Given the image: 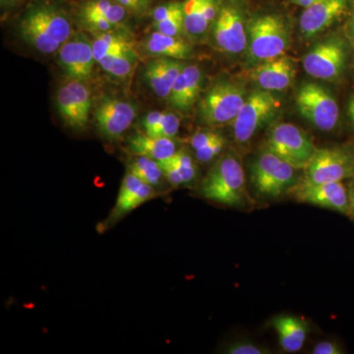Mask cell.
<instances>
[{
	"label": "cell",
	"instance_id": "6da1fadb",
	"mask_svg": "<svg viewBox=\"0 0 354 354\" xmlns=\"http://www.w3.org/2000/svg\"><path fill=\"white\" fill-rule=\"evenodd\" d=\"M21 38L41 53H55L72 36L68 15L57 7L39 4L32 7L21 20Z\"/></svg>",
	"mask_w": 354,
	"mask_h": 354
},
{
	"label": "cell",
	"instance_id": "7a4b0ae2",
	"mask_svg": "<svg viewBox=\"0 0 354 354\" xmlns=\"http://www.w3.org/2000/svg\"><path fill=\"white\" fill-rule=\"evenodd\" d=\"M200 194L205 199L227 206L244 204L245 174L239 158L232 153H227L216 162L203 179Z\"/></svg>",
	"mask_w": 354,
	"mask_h": 354
},
{
	"label": "cell",
	"instance_id": "3957f363",
	"mask_svg": "<svg viewBox=\"0 0 354 354\" xmlns=\"http://www.w3.org/2000/svg\"><path fill=\"white\" fill-rule=\"evenodd\" d=\"M249 51L256 60L272 59L285 55L290 41L288 25L274 14L258 16L248 27Z\"/></svg>",
	"mask_w": 354,
	"mask_h": 354
},
{
	"label": "cell",
	"instance_id": "277c9868",
	"mask_svg": "<svg viewBox=\"0 0 354 354\" xmlns=\"http://www.w3.org/2000/svg\"><path fill=\"white\" fill-rule=\"evenodd\" d=\"M267 149L297 169H304L317 148L304 130L291 123H278L270 129Z\"/></svg>",
	"mask_w": 354,
	"mask_h": 354
},
{
	"label": "cell",
	"instance_id": "5b68a950",
	"mask_svg": "<svg viewBox=\"0 0 354 354\" xmlns=\"http://www.w3.org/2000/svg\"><path fill=\"white\" fill-rule=\"evenodd\" d=\"M246 97L245 88L241 85L228 81L216 82L200 102L202 122L216 127L234 121Z\"/></svg>",
	"mask_w": 354,
	"mask_h": 354
},
{
	"label": "cell",
	"instance_id": "8992f818",
	"mask_svg": "<svg viewBox=\"0 0 354 354\" xmlns=\"http://www.w3.org/2000/svg\"><path fill=\"white\" fill-rule=\"evenodd\" d=\"M281 102L270 91L255 90L234 118V138L239 143L250 141L261 128L271 121L278 113Z\"/></svg>",
	"mask_w": 354,
	"mask_h": 354
},
{
	"label": "cell",
	"instance_id": "52a82bcc",
	"mask_svg": "<svg viewBox=\"0 0 354 354\" xmlns=\"http://www.w3.org/2000/svg\"><path fill=\"white\" fill-rule=\"evenodd\" d=\"M295 167L266 149L253 162L251 178L256 191L265 197L277 198L295 183Z\"/></svg>",
	"mask_w": 354,
	"mask_h": 354
},
{
	"label": "cell",
	"instance_id": "ba28073f",
	"mask_svg": "<svg viewBox=\"0 0 354 354\" xmlns=\"http://www.w3.org/2000/svg\"><path fill=\"white\" fill-rule=\"evenodd\" d=\"M300 115L322 131H330L339 122V109L334 95L323 86L305 83L297 95Z\"/></svg>",
	"mask_w": 354,
	"mask_h": 354
},
{
	"label": "cell",
	"instance_id": "9c48e42d",
	"mask_svg": "<svg viewBox=\"0 0 354 354\" xmlns=\"http://www.w3.org/2000/svg\"><path fill=\"white\" fill-rule=\"evenodd\" d=\"M304 171V183H341L354 177V156L339 147L317 149Z\"/></svg>",
	"mask_w": 354,
	"mask_h": 354
},
{
	"label": "cell",
	"instance_id": "30bf717a",
	"mask_svg": "<svg viewBox=\"0 0 354 354\" xmlns=\"http://www.w3.org/2000/svg\"><path fill=\"white\" fill-rule=\"evenodd\" d=\"M346 60V44L341 39L332 38L317 44L305 55L302 64L310 76L334 80L342 75Z\"/></svg>",
	"mask_w": 354,
	"mask_h": 354
},
{
	"label": "cell",
	"instance_id": "8fae6325",
	"mask_svg": "<svg viewBox=\"0 0 354 354\" xmlns=\"http://www.w3.org/2000/svg\"><path fill=\"white\" fill-rule=\"evenodd\" d=\"M58 113L66 127L82 130L90 120L91 93L82 81L72 80L58 90L57 97Z\"/></svg>",
	"mask_w": 354,
	"mask_h": 354
},
{
	"label": "cell",
	"instance_id": "7c38bea8",
	"mask_svg": "<svg viewBox=\"0 0 354 354\" xmlns=\"http://www.w3.org/2000/svg\"><path fill=\"white\" fill-rule=\"evenodd\" d=\"M290 191L297 201L334 209L351 216L348 189L342 181L330 183H308L301 181L297 185H293Z\"/></svg>",
	"mask_w": 354,
	"mask_h": 354
},
{
	"label": "cell",
	"instance_id": "4fadbf2b",
	"mask_svg": "<svg viewBox=\"0 0 354 354\" xmlns=\"http://www.w3.org/2000/svg\"><path fill=\"white\" fill-rule=\"evenodd\" d=\"M58 62L71 80H87L95 62L93 41L82 32L73 35L59 48Z\"/></svg>",
	"mask_w": 354,
	"mask_h": 354
},
{
	"label": "cell",
	"instance_id": "5bb4252c",
	"mask_svg": "<svg viewBox=\"0 0 354 354\" xmlns=\"http://www.w3.org/2000/svg\"><path fill=\"white\" fill-rule=\"evenodd\" d=\"M213 38L216 46L227 53H241L245 50L248 39L243 16L234 6L221 7L214 23Z\"/></svg>",
	"mask_w": 354,
	"mask_h": 354
},
{
	"label": "cell",
	"instance_id": "9a60e30c",
	"mask_svg": "<svg viewBox=\"0 0 354 354\" xmlns=\"http://www.w3.org/2000/svg\"><path fill=\"white\" fill-rule=\"evenodd\" d=\"M136 116V109L131 102L104 97L95 111L97 129L106 138H118L132 124Z\"/></svg>",
	"mask_w": 354,
	"mask_h": 354
},
{
	"label": "cell",
	"instance_id": "2e32d148",
	"mask_svg": "<svg viewBox=\"0 0 354 354\" xmlns=\"http://www.w3.org/2000/svg\"><path fill=\"white\" fill-rule=\"evenodd\" d=\"M155 195V188L140 180L138 177L128 171L121 183L118 199L109 216L108 225H114L116 221L124 218L135 209L153 199Z\"/></svg>",
	"mask_w": 354,
	"mask_h": 354
},
{
	"label": "cell",
	"instance_id": "e0dca14e",
	"mask_svg": "<svg viewBox=\"0 0 354 354\" xmlns=\"http://www.w3.org/2000/svg\"><path fill=\"white\" fill-rule=\"evenodd\" d=\"M348 10V0H320L307 7L300 17V31L312 38L334 24Z\"/></svg>",
	"mask_w": 354,
	"mask_h": 354
},
{
	"label": "cell",
	"instance_id": "ac0fdd59",
	"mask_svg": "<svg viewBox=\"0 0 354 354\" xmlns=\"http://www.w3.org/2000/svg\"><path fill=\"white\" fill-rule=\"evenodd\" d=\"M295 67L288 55L265 60L250 71L251 78L261 88L270 92H281L290 87L295 80Z\"/></svg>",
	"mask_w": 354,
	"mask_h": 354
},
{
	"label": "cell",
	"instance_id": "d6986e66",
	"mask_svg": "<svg viewBox=\"0 0 354 354\" xmlns=\"http://www.w3.org/2000/svg\"><path fill=\"white\" fill-rule=\"evenodd\" d=\"M203 76L196 65H184L179 75L172 85L169 104L172 108L187 111L196 102L201 91Z\"/></svg>",
	"mask_w": 354,
	"mask_h": 354
},
{
	"label": "cell",
	"instance_id": "ffe728a7",
	"mask_svg": "<svg viewBox=\"0 0 354 354\" xmlns=\"http://www.w3.org/2000/svg\"><path fill=\"white\" fill-rule=\"evenodd\" d=\"M184 64L174 58L158 57L149 62L145 70L146 81L160 99H169L172 85Z\"/></svg>",
	"mask_w": 354,
	"mask_h": 354
},
{
	"label": "cell",
	"instance_id": "44dd1931",
	"mask_svg": "<svg viewBox=\"0 0 354 354\" xmlns=\"http://www.w3.org/2000/svg\"><path fill=\"white\" fill-rule=\"evenodd\" d=\"M127 148L135 156H145L153 160H164L177 152L174 138L153 137L146 133H137L127 140Z\"/></svg>",
	"mask_w": 354,
	"mask_h": 354
},
{
	"label": "cell",
	"instance_id": "7402d4cb",
	"mask_svg": "<svg viewBox=\"0 0 354 354\" xmlns=\"http://www.w3.org/2000/svg\"><path fill=\"white\" fill-rule=\"evenodd\" d=\"M272 327L279 335V344L288 353H297L306 341L308 326L298 317L279 315L272 319Z\"/></svg>",
	"mask_w": 354,
	"mask_h": 354
},
{
	"label": "cell",
	"instance_id": "603a6c76",
	"mask_svg": "<svg viewBox=\"0 0 354 354\" xmlns=\"http://www.w3.org/2000/svg\"><path fill=\"white\" fill-rule=\"evenodd\" d=\"M144 50L149 55L157 57L184 59L189 57L191 46L178 37L167 36L160 32H153L144 41Z\"/></svg>",
	"mask_w": 354,
	"mask_h": 354
},
{
	"label": "cell",
	"instance_id": "cb8c5ba5",
	"mask_svg": "<svg viewBox=\"0 0 354 354\" xmlns=\"http://www.w3.org/2000/svg\"><path fill=\"white\" fill-rule=\"evenodd\" d=\"M131 41L120 32L113 31L99 32L93 41V50L95 62L114 53L133 50Z\"/></svg>",
	"mask_w": 354,
	"mask_h": 354
},
{
	"label": "cell",
	"instance_id": "d4e9b609",
	"mask_svg": "<svg viewBox=\"0 0 354 354\" xmlns=\"http://www.w3.org/2000/svg\"><path fill=\"white\" fill-rule=\"evenodd\" d=\"M205 0H185L183 2L184 30L199 36L208 30L211 23L205 13Z\"/></svg>",
	"mask_w": 354,
	"mask_h": 354
},
{
	"label": "cell",
	"instance_id": "484cf974",
	"mask_svg": "<svg viewBox=\"0 0 354 354\" xmlns=\"http://www.w3.org/2000/svg\"><path fill=\"white\" fill-rule=\"evenodd\" d=\"M137 62L135 50L114 53L102 58L97 64L104 72L114 78L124 79L132 73Z\"/></svg>",
	"mask_w": 354,
	"mask_h": 354
},
{
	"label": "cell",
	"instance_id": "4316f807",
	"mask_svg": "<svg viewBox=\"0 0 354 354\" xmlns=\"http://www.w3.org/2000/svg\"><path fill=\"white\" fill-rule=\"evenodd\" d=\"M129 171L153 188L160 186L162 179L165 178L164 171L158 160L145 156H136L133 158L130 162Z\"/></svg>",
	"mask_w": 354,
	"mask_h": 354
},
{
	"label": "cell",
	"instance_id": "83f0119b",
	"mask_svg": "<svg viewBox=\"0 0 354 354\" xmlns=\"http://www.w3.org/2000/svg\"><path fill=\"white\" fill-rule=\"evenodd\" d=\"M81 14L102 16L118 27L127 18V8L113 0H88L81 9Z\"/></svg>",
	"mask_w": 354,
	"mask_h": 354
},
{
	"label": "cell",
	"instance_id": "f1b7e54d",
	"mask_svg": "<svg viewBox=\"0 0 354 354\" xmlns=\"http://www.w3.org/2000/svg\"><path fill=\"white\" fill-rule=\"evenodd\" d=\"M178 172L183 185H187L197 177V167L187 151H177L171 158H167Z\"/></svg>",
	"mask_w": 354,
	"mask_h": 354
},
{
	"label": "cell",
	"instance_id": "f546056e",
	"mask_svg": "<svg viewBox=\"0 0 354 354\" xmlns=\"http://www.w3.org/2000/svg\"><path fill=\"white\" fill-rule=\"evenodd\" d=\"M180 128V118L176 114L171 113H162V118L155 127L145 132L147 135L153 137H167L174 138Z\"/></svg>",
	"mask_w": 354,
	"mask_h": 354
},
{
	"label": "cell",
	"instance_id": "4dcf8cb0",
	"mask_svg": "<svg viewBox=\"0 0 354 354\" xmlns=\"http://www.w3.org/2000/svg\"><path fill=\"white\" fill-rule=\"evenodd\" d=\"M153 28L157 30V32H162L167 36L177 37L184 30L183 13L162 22L155 23Z\"/></svg>",
	"mask_w": 354,
	"mask_h": 354
},
{
	"label": "cell",
	"instance_id": "1f68e13d",
	"mask_svg": "<svg viewBox=\"0 0 354 354\" xmlns=\"http://www.w3.org/2000/svg\"><path fill=\"white\" fill-rule=\"evenodd\" d=\"M225 146V140L223 136L220 138L216 139L213 143L209 144L208 146L205 148L200 149V150L195 152L197 160L201 162H209L212 160L218 157L221 152H223V148Z\"/></svg>",
	"mask_w": 354,
	"mask_h": 354
},
{
	"label": "cell",
	"instance_id": "d6a6232c",
	"mask_svg": "<svg viewBox=\"0 0 354 354\" xmlns=\"http://www.w3.org/2000/svg\"><path fill=\"white\" fill-rule=\"evenodd\" d=\"M183 13V3L180 2H169L158 6L153 12V24L169 19L178 14Z\"/></svg>",
	"mask_w": 354,
	"mask_h": 354
},
{
	"label": "cell",
	"instance_id": "836d02e7",
	"mask_svg": "<svg viewBox=\"0 0 354 354\" xmlns=\"http://www.w3.org/2000/svg\"><path fill=\"white\" fill-rule=\"evenodd\" d=\"M221 136L220 133L209 131V130H207V131H199L195 133V134H193L192 136L190 137L189 144L190 146L192 147L193 150L196 152V151L200 150V149L205 148V147L208 146L209 144L213 143L214 141L220 138Z\"/></svg>",
	"mask_w": 354,
	"mask_h": 354
},
{
	"label": "cell",
	"instance_id": "e575fe53",
	"mask_svg": "<svg viewBox=\"0 0 354 354\" xmlns=\"http://www.w3.org/2000/svg\"><path fill=\"white\" fill-rule=\"evenodd\" d=\"M267 351L259 344H253V342H235L230 344L227 348V353L230 354H264L268 353Z\"/></svg>",
	"mask_w": 354,
	"mask_h": 354
},
{
	"label": "cell",
	"instance_id": "d590c367",
	"mask_svg": "<svg viewBox=\"0 0 354 354\" xmlns=\"http://www.w3.org/2000/svg\"><path fill=\"white\" fill-rule=\"evenodd\" d=\"M314 354H342L344 351L339 344L334 342L325 341L319 342L313 349Z\"/></svg>",
	"mask_w": 354,
	"mask_h": 354
},
{
	"label": "cell",
	"instance_id": "8d00e7d4",
	"mask_svg": "<svg viewBox=\"0 0 354 354\" xmlns=\"http://www.w3.org/2000/svg\"><path fill=\"white\" fill-rule=\"evenodd\" d=\"M113 1L118 2V4L129 10L136 11V12L144 10L149 4V0H113Z\"/></svg>",
	"mask_w": 354,
	"mask_h": 354
},
{
	"label": "cell",
	"instance_id": "74e56055",
	"mask_svg": "<svg viewBox=\"0 0 354 354\" xmlns=\"http://www.w3.org/2000/svg\"><path fill=\"white\" fill-rule=\"evenodd\" d=\"M348 36L351 41H354V0H353V6H351V18L348 23Z\"/></svg>",
	"mask_w": 354,
	"mask_h": 354
},
{
	"label": "cell",
	"instance_id": "f35d334b",
	"mask_svg": "<svg viewBox=\"0 0 354 354\" xmlns=\"http://www.w3.org/2000/svg\"><path fill=\"white\" fill-rule=\"evenodd\" d=\"M318 1H320V0H292L293 3L304 7V8L313 6V4H315L316 2Z\"/></svg>",
	"mask_w": 354,
	"mask_h": 354
},
{
	"label": "cell",
	"instance_id": "ab89813d",
	"mask_svg": "<svg viewBox=\"0 0 354 354\" xmlns=\"http://www.w3.org/2000/svg\"><path fill=\"white\" fill-rule=\"evenodd\" d=\"M349 192V204H351V216L354 218V181L351 184V188L348 189Z\"/></svg>",
	"mask_w": 354,
	"mask_h": 354
},
{
	"label": "cell",
	"instance_id": "60d3db41",
	"mask_svg": "<svg viewBox=\"0 0 354 354\" xmlns=\"http://www.w3.org/2000/svg\"><path fill=\"white\" fill-rule=\"evenodd\" d=\"M348 113L349 118L354 123V95H351V100L348 102Z\"/></svg>",
	"mask_w": 354,
	"mask_h": 354
},
{
	"label": "cell",
	"instance_id": "b9f144b4",
	"mask_svg": "<svg viewBox=\"0 0 354 354\" xmlns=\"http://www.w3.org/2000/svg\"><path fill=\"white\" fill-rule=\"evenodd\" d=\"M2 2L11 1V0H1Z\"/></svg>",
	"mask_w": 354,
	"mask_h": 354
}]
</instances>
